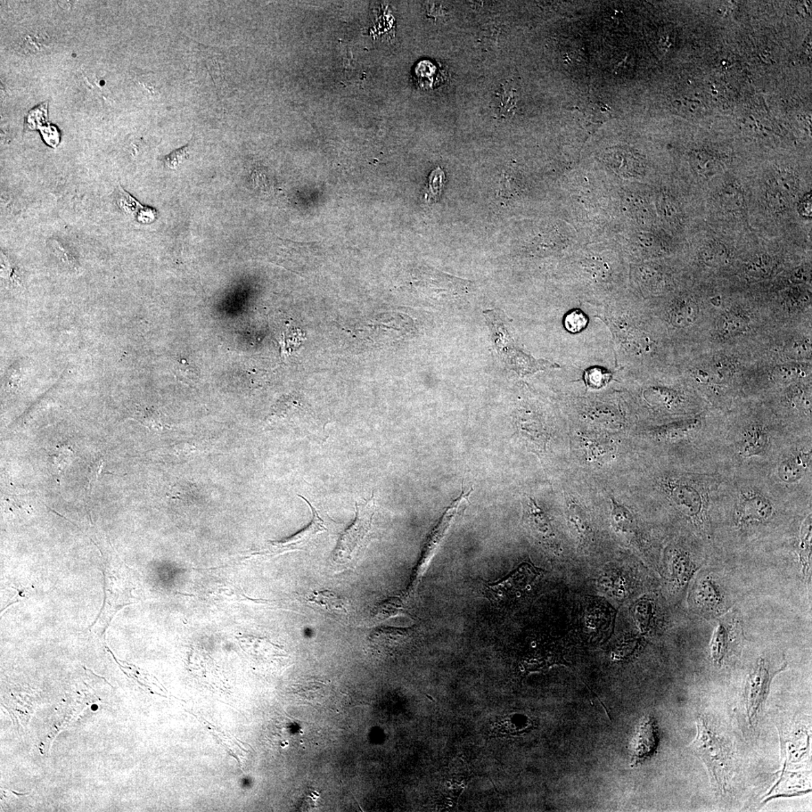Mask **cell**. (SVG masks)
<instances>
[{
  "instance_id": "17",
  "label": "cell",
  "mask_w": 812,
  "mask_h": 812,
  "mask_svg": "<svg viewBox=\"0 0 812 812\" xmlns=\"http://www.w3.org/2000/svg\"><path fill=\"white\" fill-rule=\"evenodd\" d=\"M527 517L531 528L543 539L548 540L554 537L550 521L532 499H529L527 503Z\"/></svg>"
},
{
  "instance_id": "27",
  "label": "cell",
  "mask_w": 812,
  "mask_h": 812,
  "mask_svg": "<svg viewBox=\"0 0 812 812\" xmlns=\"http://www.w3.org/2000/svg\"><path fill=\"white\" fill-rule=\"evenodd\" d=\"M766 200L768 207L773 212H783L789 207L790 200L773 184L767 188Z\"/></svg>"
},
{
  "instance_id": "28",
  "label": "cell",
  "mask_w": 812,
  "mask_h": 812,
  "mask_svg": "<svg viewBox=\"0 0 812 812\" xmlns=\"http://www.w3.org/2000/svg\"><path fill=\"white\" fill-rule=\"evenodd\" d=\"M587 323V317L583 311L579 309L570 311L564 318V326L572 333H577L583 331Z\"/></svg>"
},
{
  "instance_id": "37",
  "label": "cell",
  "mask_w": 812,
  "mask_h": 812,
  "mask_svg": "<svg viewBox=\"0 0 812 812\" xmlns=\"http://www.w3.org/2000/svg\"><path fill=\"white\" fill-rule=\"evenodd\" d=\"M176 372L178 373V376H182L184 379H193L196 373L194 368L186 364L185 361L183 364L178 363Z\"/></svg>"
},
{
  "instance_id": "21",
  "label": "cell",
  "mask_w": 812,
  "mask_h": 812,
  "mask_svg": "<svg viewBox=\"0 0 812 812\" xmlns=\"http://www.w3.org/2000/svg\"><path fill=\"white\" fill-rule=\"evenodd\" d=\"M721 206L731 213H739L743 211L745 206V196L742 191L736 185H727L720 194Z\"/></svg>"
},
{
  "instance_id": "11",
  "label": "cell",
  "mask_w": 812,
  "mask_h": 812,
  "mask_svg": "<svg viewBox=\"0 0 812 812\" xmlns=\"http://www.w3.org/2000/svg\"><path fill=\"white\" fill-rule=\"evenodd\" d=\"M658 732L655 720L646 718L639 727L633 748V765H636L649 758L657 749Z\"/></svg>"
},
{
  "instance_id": "13",
  "label": "cell",
  "mask_w": 812,
  "mask_h": 812,
  "mask_svg": "<svg viewBox=\"0 0 812 812\" xmlns=\"http://www.w3.org/2000/svg\"><path fill=\"white\" fill-rule=\"evenodd\" d=\"M694 602L697 608L704 612H718L722 604V596L715 582L709 578L700 581L694 590Z\"/></svg>"
},
{
  "instance_id": "20",
  "label": "cell",
  "mask_w": 812,
  "mask_h": 812,
  "mask_svg": "<svg viewBox=\"0 0 812 812\" xmlns=\"http://www.w3.org/2000/svg\"><path fill=\"white\" fill-rule=\"evenodd\" d=\"M701 260L705 264L711 267H718L727 264L729 253L725 245L712 241L705 244L700 251Z\"/></svg>"
},
{
  "instance_id": "15",
  "label": "cell",
  "mask_w": 812,
  "mask_h": 812,
  "mask_svg": "<svg viewBox=\"0 0 812 812\" xmlns=\"http://www.w3.org/2000/svg\"><path fill=\"white\" fill-rule=\"evenodd\" d=\"M605 159L614 171L621 172L623 175L634 176L641 174L643 169L641 159L636 158L634 152L627 149L610 150L605 155Z\"/></svg>"
},
{
  "instance_id": "3",
  "label": "cell",
  "mask_w": 812,
  "mask_h": 812,
  "mask_svg": "<svg viewBox=\"0 0 812 812\" xmlns=\"http://www.w3.org/2000/svg\"><path fill=\"white\" fill-rule=\"evenodd\" d=\"M663 486L672 503L685 518L696 524L705 523L707 518L708 490L700 479L689 477L668 479Z\"/></svg>"
},
{
  "instance_id": "33",
  "label": "cell",
  "mask_w": 812,
  "mask_h": 812,
  "mask_svg": "<svg viewBox=\"0 0 812 812\" xmlns=\"http://www.w3.org/2000/svg\"><path fill=\"white\" fill-rule=\"evenodd\" d=\"M787 353L795 358H808L811 355V343L806 340L792 342L787 348Z\"/></svg>"
},
{
  "instance_id": "31",
  "label": "cell",
  "mask_w": 812,
  "mask_h": 812,
  "mask_svg": "<svg viewBox=\"0 0 812 812\" xmlns=\"http://www.w3.org/2000/svg\"><path fill=\"white\" fill-rule=\"evenodd\" d=\"M570 519L571 521L575 524V528L582 537H585L588 533V525L585 516L582 513L581 508L575 504L570 505L569 508Z\"/></svg>"
},
{
  "instance_id": "22",
  "label": "cell",
  "mask_w": 812,
  "mask_h": 812,
  "mask_svg": "<svg viewBox=\"0 0 812 812\" xmlns=\"http://www.w3.org/2000/svg\"><path fill=\"white\" fill-rule=\"evenodd\" d=\"M807 370L802 365L789 364L779 366L773 373V379L779 383H789L805 377Z\"/></svg>"
},
{
  "instance_id": "9",
  "label": "cell",
  "mask_w": 812,
  "mask_h": 812,
  "mask_svg": "<svg viewBox=\"0 0 812 812\" xmlns=\"http://www.w3.org/2000/svg\"><path fill=\"white\" fill-rule=\"evenodd\" d=\"M306 503H308L311 508V513H313V520H311L309 526L298 534L280 543H270L266 550L268 554H278L284 552L301 550V549L306 548L309 545L313 543V541L317 537L326 530L325 524L321 517H320L316 508L311 505L309 500L302 496H300Z\"/></svg>"
},
{
  "instance_id": "4",
  "label": "cell",
  "mask_w": 812,
  "mask_h": 812,
  "mask_svg": "<svg viewBox=\"0 0 812 812\" xmlns=\"http://www.w3.org/2000/svg\"><path fill=\"white\" fill-rule=\"evenodd\" d=\"M356 510L354 523L344 532L333 554V560L336 563L351 562L370 539L375 511L374 496L367 501L357 503Z\"/></svg>"
},
{
  "instance_id": "29",
  "label": "cell",
  "mask_w": 812,
  "mask_h": 812,
  "mask_svg": "<svg viewBox=\"0 0 812 812\" xmlns=\"http://www.w3.org/2000/svg\"><path fill=\"white\" fill-rule=\"evenodd\" d=\"M445 174L441 168L432 171L429 177L428 189L426 193V198L428 201L437 200L440 195L445 183Z\"/></svg>"
},
{
  "instance_id": "7",
  "label": "cell",
  "mask_w": 812,
  "mask_h": 812,
  "mask_svg": "<svg viewBox=\"0 0 812 812\" xmlns=\"http://www.w3.org/2000/svg\"><path fill=\"white\" fill-rule=\"evenodd\" d=\"M774 514L773 503L760 492L747 490L741 492L737 504V523L740 527L767 522Z\"/></svg>"
},
{
  "instance_id": "26",
  "label": "cell",
  "mask_w": 812,
  "mask_h": 812,
  "mask_svg": "<svg viewBox=\"0 0 812 812\" xmlns=\"http://www.w3.org/2000/svg\"><path fill=\"white\" fill-rule=\"evenodd\" d=\"M772 184L789 200L797 192L799 185L798 177L785 171L778 172Z\"/></svg>"
},
{
  "instance_id": "23",
  "label": "cell",
  "mask_w": 812,
  "mask_h": 812,
  "mask_svg": "<svg viewBox=\"0 0 812 812\" xmlns=\"http://www.w3.org/2000/svg\"><path fill=\"white\" fill-rule=\"evenodd\" d=\"M773 268V260L768 256H760L751 260L745 272L748 276L756 280L767 278Z\"/></svg>"
},
{
  "instance_id": "35",
  "label": "cell",
  "mask_w": 812,
  "mask_h": 812,
  "mask_svg": "<svg viewBox=\"0 0 812 812\" xmlns=\"http://www.w3.org/2000/svg\"><path fill=\"white\" fill-rule=\"evenodd\" d=\"M660 209L662 215L668 220H676L679 216V211L676 203L670 198H664L660 201Z\"/></svg>"
},
{
  "instance_id": "19",
  "label": "cell",
  "mask_w": 812,
  "mask_h": 812,
  "mask_svg": "<svg viewBox=\"0 0 812 812\" xmlns=\"http://www.w3.org/2000/svg\"><path fill=\"white\" fill-rule=\"evenodd\" d=\"M699 315V307L694 300H680L672 311V322L678 326L685 327L694 324Z\"/></svg>"
},
{
  "instance_id": "36",
  "label": "cell",
  "mask_w": 812,
  "mask_h": 812,
  "mask_svg": "<svg viewBox=\"0 0 812 812\" xmlns=\"http://www.w3.org/2000/svg\"><path fill=\"white\" fill-rule=\"evenodd\" d=\"M103 461L101 460V459L94 463L93 462L92 464L90 466L88 471V479L90 483L94 482L97 478L99 477V475L103 469Z\"/></svg>"
},
{
  "instance_id": "1",
  "label": "cell",
  "mask_w": 812,
  "mask_h": 812,
  "mask_svg": "<svg viewBox=\"0 0 812 812\" xmlns=\"http://www.w3.org/2000/svg\"><path fill=\"white\" fill-rule=\"evenodd\" d=\"M697 736L692 750L707 765L721 792L726 791L731 767V751L724 739L714 733L702 717L696 722Z\"/></svg>"
},
{
  "instance_id": "16",
  "label": "cell",
  "mask_w": 812,
  "mask_h": 812,
  "mask_svg": "<svg viewBox=\"0 0 812 812\" xmlns=\"http://www.w3.org/2000/svg\"><path fill=\"white\" fill-rule=\"evenodd\" d=\"M309 602L329 614H348L349 612L348 601L331 592L315 593L311 596Z\"/></svg>"
},
{
  "instance_id": "24",
  "label": "cell",
  "mask_w": 812,
  "mask_h": 812,
  "mask_svg": "<svg viewBox=\"0 0 812 812\" xmlns=\"http://www.w3.org/2000/svg\"><path fill=\"white\" fill-rule=\"evenodd\" d=\"M612 521L615 528L622 532H629L634 529V521L629 512L614 500H612Z\"/></svg>"
},
{
  "instance_id": "34",
  "label": "cell",
  "mask_w": 812,
  "mask_h": 812,
  "mask_svg": "<svg viewBox=\"0 0 812 812\" xmlns=\"http://www.w3.org/2000/svg\"><path fill=\"white\" fill-rule=\"evenodd\" d=\"M712 160L707 154L699 153L694 156V167L699 174L708 176L712 174L714 165Z\"/></svg>"
},
{
  "instance_id": "38",
  "label": "cell",
  "mask_w": 812,
  "mask_h": 812,
  "mask_svg": "<svg viewBox=\"0 0 812 812\" xmlns=\"http://www.w3.org/2000/svg\"><path fill=\"white\" fill-rule=\"evenodd\" d=\"M800 212L803 217L809 218L811 216V196H806L804 198L800 204Z\"/></svg>"
},
{
  "instance_id": "25",
  "label": "cell",
  "mask_w": 812,
  "mask_h": 812,
  "mask_svg": "<svg viewBox=\"0 0 812 812\" xmlns=\"http://www.w3.org/2000/svg\"><path fill=\"white\" fill-rule=\"evenodd\" d=\"M584 379L587 387L598 389L610 383L612 373L600 366L590 367L585 371Z\"/></svg>"
},
{
  "instance_id": "6",
  "label": "cell",
  "mask_w": 812,
  "mask_h": 812,
  "mask_svg": "<svg viewBox=\"0 0 812 812\" xmlns=\"http://www.w3.org/2000/svg\"><path fill=\"white\" fill-rule=\"evenodd\" d=\"M780 671L773 674L765 660L760 659L749 675L746 683L745 697L746 710L751 725L756 723L762 705L767 698L773 678Z\"/></svg>"
},
{
  "instance_id": "32",
  "label": "cell",
  "mask_w": 812,
  "mask_h": 812,
  "mask_svg": "<svg viewBox=\"0 0 812 812\" xmlns=\"http://www.w3.org/2000/svg\"><path fill=\"white\" fill-rule=\"evenodd\" d=\"M791 406L794 408L804 412H811V393L806 391H794L790 397Z\"/></svg>"
},
{
  "instance_id": "18",
  "label": "cell",
  "mask_w": 812,
  "mask_h": 812,
  "mask_svg": "<svg viewBox=\"0 0 812 812\" xmlns=\"http://www.w3.org/2000/svg\"><path fill=\"white\" fill-rule=\"evenodd\" d=\"M749 324V319L743 313L731 311L720 317L718 322V330L725 336H733L745 331Z\"/></svg>"
},
{
  "instance_id": "30",
  "label": "cell",
  "mask_w": 812,
  "mask_h": 812,
  "mask_svg": "<svg viewBox=\"0 0 812 812\" xmlns=\"http://www.w3.org/2000/svg\"><path fill=\"white\" fill-rule=\"evenodd\" d=\"M190 144H187L166 155L163 158L164 165L170 169H178L185 160L190 158Z\"/></svg>"
},
{
  "instance_id": "39",
  "label": "cell",
  "mask_w": 812,
  "mask_h": 812,
  "mask_svg": "<svg viewBox=\"0 0 812 812\" xmlns=\"http://www.w3.org/2000/svg\"><path fill=\"white\" fill-rule=\"evenodd\" d=\"M809 273L805 269L800 268L795 270L791 276V280L794 283H803L807 280Z\"/></svg>"
},
{
  "instance_id": "12",
  "label": "cell",
  "mask_w": 812,
  "mask_h": 812,
  "mask_svg": "<svg viewBox=\"0 0 812 812\" xmlns=\"http://www.w3.org/2000/svg\"><path fill=\"white\" fill-rule=\"evenodd\" d=\"M811 465V450L795 451L779 464L778 477L787 483L797 482L806 474Z\"/></svg>"
},
{
  "instance_id": "8",
  "label": "cell",
  "mask_w": 812,
  "mask_h": 812,
  "mask_svg": "<svg viewBox=\"0 0 812 812\" xmlns=\"http://www.w3.org/2000/svg\"><path fill=\"white\" fill-rule=\"evenodd\" d=\"M539 576L538 569L530 563H523L503 580L488 586V596L496 602L507 601L523 592Z\"/></svg>"
},
{
  "instance_id": "5",
  "label": "cell",
  "mask_w": 812,
  "mask_h": 812,
  "mask_svg": "<svg viewBox=\"0 0 812 812\" xmlns=\"http://www.w3.org/2000/svg\"><path fill=\"white\" fill-rule=\"evenodd\" d=\"M743 638L742 622L736 615L731 614L720 618L710 646L714 662L721 665L736 654Z\"/></svg>"
},
{
  "instance_id": "2",
  "label": "cell",
  "mask_w": 812,
  "mask_h": 812,
  "mask_svg": "<svg viewBox=\"0 0 812 812\" xmlns=\"http://www.w3.org/2000/svg\"><path fill=\"white\" fill-rule=\"evenodd\" d=\"M483 314L490 326L499 355L513 371L524 376L547 368L559 367L548 361L537 360L517 348L508 331L505 320L503 318L504 315L501 311L488 310Z\"/></svg>"
},
{
  "instance_id": "10",
  "label": "cell",
  "mask_w": 812,
  "mask_h": 812,
  "mask_svg": "<svg viewBox=\"0 0 812 812\" xmlns=\"http://www.w3.org/2000/svg\"><path fill=\"white\" fill-rule=\"evenodd\" d=\"M769 446V435L764 426L751 424L741 433L737 450L744 457L764 455Z\"/></svg>"
},
{
  "instance_id": "14",
  "label": "cell",
  "mask_w": 812,
  "mask_h": 812,
  "mask_svg": "<svg viewBox=\"0 0 812 812\" xmlns=\"http://www.w3.org/2000/svg\"><path fill=\"white\" fill-rule=\"evenodd\" d=\"M116 202L120 209L125 214L134 216L138 222L141 224H151L157 218V211L153 208L143 206L137 201L133 196L127 193L121 186L116 192Z\"/></svg>"
}]
</instances>
